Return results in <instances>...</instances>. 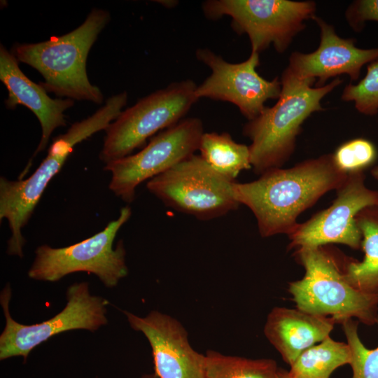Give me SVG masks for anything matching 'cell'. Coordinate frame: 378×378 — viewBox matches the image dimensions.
Returning a JSON list of instances; mask_svg holds the SVG:
<instances>
[{
	"instance_id": "cell-7",
	"label": "cell",
	"mask_w": 378,
	"mask_h": 378,
	"mask_svg": "<svg viewBox=\"0 0 378 378\" xmlns=\"http://www.w3.org/2000/svg\"><path fill=\"white\" fill-rule=\"evenodd\" d=\"M132 214L129 206L122 207L118 217L105 228L78 243L62 248L44 244L35 251V258L29 270L30 279L54 282L78 272L95 274L108 288L115 286L126 276V251L122 240L113 247L120 227Z\"/></svg>"
},
{
	"instance_id": "cell-3",
	"label": "cell",
	"mask_w": 378,
	"mask_h": 378,
	"mask_svg": "<svg viewBox=\"0 0 378 378\" xmlns=\"http://www.w3.org/2000/svg\"><path fill=\"white\" fill-rule=\"evenodd\" d=\"M111 20L110 13L94 8L84 22L71 31L48 41L16 43L11 50L18 62L37 70L43 77L40 85L60 98L102 104L104 95L87 74L89 52Z\"/></svg>"
},
{
	"instance_id": "cell-22",
	"label": "cell",
	"mask_w": 378,
	"mask_h": 378,
	"mask_svg": "<svg viewBox=\"0 0 378 378\" xmlns=\"http://www.w3.org/2000/svg\"><path fill=\"white\" fill-rule=\"evenodd\" d=\"M332 154L337 168L347 175L363 172L374 164L377 157L374 145L363 138L343 143Z\"/></svg>"
},
{
	"instance_id": "cell-19",
	"label": "cell",
	"mask_w": 378,
	"mask_h": 378,
	"mask_svg": "<svg viewBox=\"0 0 378 378\" xmlns=\"http://www.w3.org/2000/svg\"><path fill=\"white\" fill-rule=\"evenodd\" d=\"M198 150L215 172L230 181L252 168L249 146L236 142L228 132H204Z\"/></svg>"
},
{
	"instance_id": "cell-8",
	"label": "cell",
	"mask_w": 378,
	"mask_h": 378,
	"mask_svg": "<svg viewBox=\"0 0 378 378\" xmlns=\"http://www.w3.org/2000/svg\"><path fill=\"white\" fill-rule=\"evenodd\" d=\"M102 125L95 115L73 123L68 130L54 138L48 155L28 178L10 181L0 178V218L8 221L11 236L7 253L23 256L25 239L22 230L29 222L50 180L60 171L74 147L101 131Z\"/></svg>"
},
{
	"instance_id": "cell-2",
	"label": "cell",
	"mask_w": 378,
	"mask_h": 378,
	"mask_svg": "<svg viewBox=\"0 0 378 378\" xmlns=\"http://www.w3.org/2000/svg\"><path fill=\"white\" fill-rule=\"evenodd\" d=\"M281 91L276 103L266 106L254 119L244 126L243 134L249 146L251 167L255 174L281 168L291 155L296 139L305 120L313 113L323 111V98L339 86L336 78L321 87L315 81L300 79L286 69L281 78Z\"/></svg>"
},
{
	"instance_id": "cell-10",
	"label": "cell",
	"mask_w": 378,
	"mask_h": 378,
	"mask_svg": "<svg viewBox=\"0 0 378 378\" xmlns=\"http://www.w3.org/2000/svg\"><path fill=\"white\" fill-rule=\"evenodd\" d=\"M11 289L6 285L0 302L6 326L0 335V360L22 356L24 361L31 351L51 337L68 330L84 329L91 332L107 323V301L92 295L86 282L75 283L66 291L65 307L54 317L40 323L24 325L10 316L9 302Z\"/></svg>"
},
{
	"instance_id": "cell-18",
	"label": "cell",
	"mask_w": 378,
	"mask_h": 378,
	"mask_svg": "<svg viewBox=\"0 0 378 378\" xmlns=\"http://www.w3.org/2000/svg\"><path fill=\"white\" fill-rule=\"evenodd\" d=\"M356 223L362 234V261L344 257V274L347 281L361 292L378 295V206L360 210Z\"/></svg>"
},
{
	"instance_id": "cell-16",
	"label": "cell",
	"mask_w": 378,
	"mask_h": 378,
	"mask_svg": "<svg viewBox=\"0 0 378 378\" xmlns=\"http://www.w3.org/2000/svg\"><path fill=\"white\" fill-rule=\"evenodd\" d=\"M18 60L11 51L0 45V80L8 90L5 101L9 109L18 105L29 108L38 118L41 137L34 156L47 146L53 131L66 125L64 112L71 108L74 100L69 98L52 99L39 84L30 80L20 69Z\"/></svg>"
},
{
	"instance_id": "cell-28",
	"label": "cell",
	"mask_w": 378,
	"mask_h": 378,
	"mask_svg": "<svg viewBox=\"0 0 378 378\" xmlns=\"http://www.w3.org/2000/svg\"><path fill=\"white\" fill-rule=\"evenodd\" d=\"M371 174L372 175V176L378 181V166H376L374 167L372 170H371Z\"/></svg>"
},
{
	"instance_id": "cell-24",
	"label": "cell",
	"mask_w": 378,
	"mask_h": 378,
	"mask_svg": "<svg viewBox=\"0 0 378 378\" xmlns=\"http://www.w3.org/2000/svg\"><path fill=\"white\" fill-rule=\"evenodd\" d=\"M341 98L354 102L356 110L365 115L378 113V59L367 66V74L358 84H349L343 90Z\"/></svg>"
},
{
	"instance_id": "cell-9",
	"label": "cell",
	"mask_w": 378,
	"mask_h": 378,
	"mask_svg": "<svg viewBox=\"0 0 378 378\" xmlns=\"http://www.w3.org/2000/svg\"><path fill=\"white\" fill-rule=\"evenodd\" d=\"M230 181L193 154L147 181L148 191L164 204L200 220H211L238 209Z\"/></svg>"
},
{
	"instance_id": "cell-20",
	"label": "cell",
	"mask_w": 378,
	"mask_h": 378,
	"mask_svg": "<svg viewBox=\"0 0 378 378\" xmlns=\"http://www.w3.org/2000/svg\"><path fill=\"white\" fill-rule=\"evenodd\" d=\"M351 361L348 344L336 342L328 336L319 344L304 351L290 365L288 372L293 378H329L335 369Z\"/></svg>"
},
{
	"instance_id": "cell-21",
	"label": "cell",
	"mask_w": 378,
	"mask_h": 378,
	"mask_svg": "<svg viewBox=\"0 0 378 378\" xmlns=\"http://www.w3.org/2000/svg\"><path fill=\"white\" fill-rule=\"evenodd\" d=\"M205 356V378H278L272 359H250L209 350Z\"/></svg>"
},
{
	"instance_id": "cell-5",
	"label": "cell",
	"mask_w": 378,
	"mask_h": 378,
	"mask_svg": "<svg viewBox=\"0 0 378 378\" xmlns=\"http://www.w3.org/2000/svg\"><path fill=\"white\" fill-rule=\"evenodd\" d=\"M196 83L175 81L122 110L106 129L99 159L106 164L131 155L156 132L179 121L198 100Z\"/></svg>"
},
{
	"instance_id": "cell-12",
	"label": "cell",
	"mask_w": 378,
	"mask_h": 378,
	"mask_svg": "<svg viewBox=\"0 0 378 378\" xmlns=\"http://www.w3.org/2000/svg\"><path fill=\"white\" fill-rule=\"evenodd\" d=\"M196 58L206 65L211 74L195 90L197 98H208L234 104L248 121L255 118L266 107L269 99H278L281 80H268L257 71L259 53L251 52L248 58L230 63L207 48H199Z\"/></svg>"
},
{
	"instance_id": "cell-29",
	"label": "cell",
	"mask_w": 378,
	"mask_h": 378,
	"mask_svg": "<svg viewBox=\"0 0 378 378\" xmlns=\"http://www.w3.org/2000/svg\"><path fill=\"white\" fill-rule=\"evenodd\" d=\"M139 378H159L155 373L143 374Z\"/></svg>"
},
{
	"instance_id": "cell-15",
	"label": "cell",
	"mask_w": 378,
	"mask_h": 378,
	"mask_svg": "<svg viewBox=\"0 0 378 378\" xmlns=\"http://www.w3.org/2000/svg\"><path fill=\"white\" fill-rule=\"evenodd\" d=\"M312 20L320 28V43L314 52L290 55L286 69L295 77L312 80L315 87L323 86L329 78L342 74L356 81L364 64L378 59V48H359L354 39L340 37L334 27L320 17L316 15Z\"/></svg>"
},
{
	"instance_id": "cell-11",
	"label": "cell",
	"mask_w": 378,
	"mask_h": 378,
	"mask_svg": "<svg viewBox=\"0 0 378 378\" xmlns=\"http://www.w3.org/2000/svg\"><path fill=\"white\" fill-rule=\"evenodd\" d=\"M204 132L200 118L183 119L153 137L138 153L106 164L104 170L111 174L109 189L124 202H132L141 183L192 155Z\"/></svg>"
},
{
	"instance_id": "cell-27",
	"label": "cell",
	"mask_w": 378,
	"mask_h": 378,
	"mask_svg": "<svg viewBox=\"0 0 378 378\" xmlns=\"http://www.w3.org/2000/svg\"><path fill=\"white\" fill-rule=\"evenodd\" d=\"M278 378H293L288 372L283 369H279Z\"/></svg>"
},
{
	"instance_id": "cell-26",
	"label": "cell",
	"mask_w": 378,
	"mask_h": 378,
	"mask_svg": "<svg viewBox=\"0 0 378 378\" xmlns=\"http://www.w3.org/2000/svg\"><path fill=\"white\" fill-rule=\"evenodd\" d=\"M156 2H159L161 5L164 6L167 8H172L177 5L178 1H173V0H166V1H156Z\"/></svg>"
},
{
	"instance_id": "cell-14",
	"label": "cell",
	"mask_w": 378,
	"mask_h": 378,
	"mask_svg": "<svg viewBox=\"0 0 378 378\" xmlns=\"http://www.w3.org/2000/svg\"><path fill=\"white\" fill-rule=\"evenodd\" d=\"M124 314L130 326L147 338L159 378H205V356L192 347L186 328L177 319L158 311L144 317Z\"/></svg>"
},
{
	"instance_id": "cell-25",
	"label": "cell",
	"mask_w": 378,
	"mask_h": 378,
	"mask_svg": "<svg viewBox=\"0 0 378 378\" xmlns=\"http://www.w3.org/2000/svg\"><path fill=\"white\" fill-rule=\"evenodd\" d=\"M345 16L351 27L359 31L366 21L378 22V0L355 1L346 9Z\"/></svg>"
},
{
	"instance_id": "cell-6",
	"label": "cell",
	"mask_w": 378,
	"mask_h": 378,
	"mask_svg": "<svg viewBox=\"0 0 378 378\" xmlns=\"http://www.w3.org/2000/svg\"><path fill=\"white\" fill-rule=\"evenodd\" d=\"M202 9L209 20L229 16L232 29L248 36L251 52L260 53L272 45L283 53L305 21L316 15V5L313 1L207 0Z\"/></svg>"
},
{
	"instance_id": "cell-17",
	"label": "cell",
	"mask_w": 378,
	"mask_h": 378,
	"mask_svg": "<svg viewBox=\"0 0 378 378\" xmlns=\"http://www.w3.org/2000/svg\"><path fill=\"white\" fill-rule=\"evenodd\" d=\"M335 323L331 317L275 307L267 316L264 332L290 366L304 351L328 337Z\"/></svg>"
},
{
	"instance_id": "cell-1",
	"label": "cell",
	"mask_w": 378,
	"mask_h": 378,
	"mask_svg": "<svg viewBox=\"0 0 378 378\" xmlns=\"http://www.w3.org/2000/svg\"><path fill=\"white\" fill-rule=\"evenodd\" d=\"M347 174L335 166L332 154L306 160L291 168H275L253 181L232 185L238 203L254 214L262 237L289 235L297 218L328 191L337 190Z\"/></svg>"
},
{
	"instance_id": "cell-23",
	"label": "cell",
	"mask_w": 378,
	"mask_h": 378,
	"mask_svg": "<svg viewBox=\"0 0 378 378\" xmlns=\"http://www.w3.org/2000/svg\"><path fill=\"white\" fill-rule=\"evenodd\" d=\"M342 324L351 352V378H378V346L374 349L365 347L358 334L357 321L348 319Z\"/></svg>"
},
{
	"instance_id": "cell-13",
	"label": "cell",
	"mask_w": 378,
	"mask_h": 378,
	"mask_svg": "<svg viewBox=\"0 0 378 378\" xmlns=\"http://www.w3.org/2000/svg\"><path fill=\"white\" fill-rule=\"evenodd\" d=\"M363 172L348 174L336 190L337 197L327 209L298 223L288 236V248H310L338 243L358 250L362 234L356 216L363 209L378 206V191L365 184Z\"/></svg>"
},
{
	"instance_id": "cell-4",
	"label": "cell",
	"mask_w": 378,
	"mask_h": 378,
	"mask_svg": "<svg viewBox=\"0 0 378 378\" xmlns=\"http://www.w3.org/2000/svg\"><path fill=\"white\" fill-rule=\"evenodd\" d=\"M325 246L300 248L295 252L305 270L302 279L289 285L298 309L330 316L341 324L353 317L366 325L374 324L378 318V295L365 293L352 286L344 276V257L338 258Z\"/></svg>"
}]
</instances>
